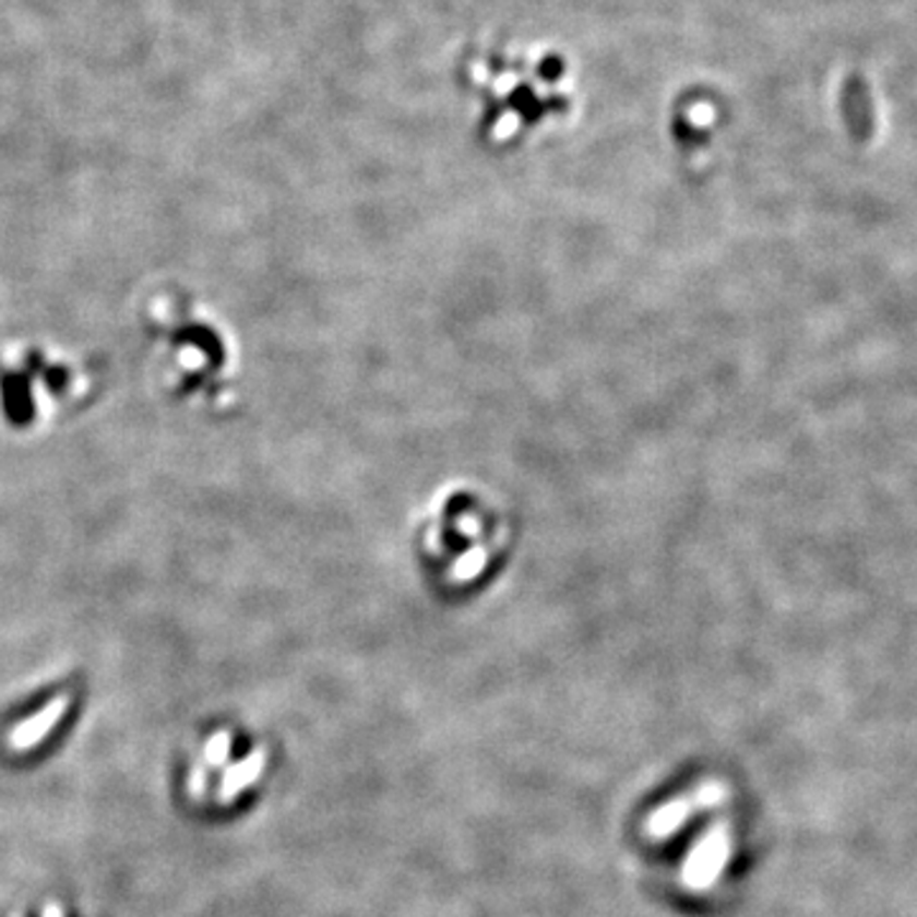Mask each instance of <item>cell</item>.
I'll list each match as a JSON object with an SVG mask.
<instances>
[{
	"label": "cell",
	"mask_w": 917,
	"mask_h": 917,
	"mask_svg": "<svg viewBox=\"0 0 917 917\" xmlns=\"http://www.w3.org/2000/svg\"><path fill=\"white\" fill-rule=\"evenodd\" d=\"M416 556L436 592L477 594L502 571L512 548V523L492 495L451 487L424 510Z\"/></svg>",
	"instance_id": "1"
},
{
	"label": "cell",
	"mask_w": 917,
	"mask_h": 917,
	"mask_svg": "<svg viewBox=\"0 0 917 917\" xmlns=\"http://www.w3.org/2000/svg\"><path fill=\"white\" fill-rule=\"evenodd\" d=\"M500 69L504 80L512 82L504 84L495 74L474 64V74L487 76L489 82H479L487 87V95L492 103H487L485 126L487 133L495 143L510 145V141H517L520 135L533 133L535 128L546 126L548 118L563 115L569 110L565 97L553 95V84L558 82L556 67L548 61L538 64H523V59H515L512 64H502V59H489Z\"/></svg>",
	"instance_id": "2"
},
{
	"label": "cell",
	"mask_w": 917,
	"mask_h": 917,
	"mask_svg": "<svg viewBox=\"0 0 917 917\" xmlns=\"http://www.w3.org/2000/svg\"><path fill=\"white\" fill-rule=\"evenodd\" d=\"M69 706V699L67 695H61V699L51 701L49 706L44 711H38L34 718H28V722H23L19 726H13L11 729V737H8V745H11L15 752H21V749H28L41 741L46 734L51 731V726L59 722L61 716H64V711Z\"/></svg>",
	"instance_id": "3"
},
{
	"label": "cell",
	"mask_w": 917,
	"mask_h": 917,
	"mask_svg": "<svg viewBox=\"0 0 917 917\" xmlns=\"http://www.w3.org/2000/svg\"><path fill=\"white\" fill-rule=\"evenodd\" d=\"M260 767H263V752H252L250 757H245L242 762H237L229 767L225 775H222V783H219V790H217V800L219 802H229L235 798L237 793L242 790L245 785H250L252 779L258 777Z\"/></svg>",
	"instance_id": "4"
},
{
	"label": "cell",
	"mask_w": 917,
	"mask_h": 917,
	"mask_svg": "<svg viewBox=\"0 0 917 917\" xmlns=\"http://www.w3.org/2000/svg\"><path fill=\"white\" fill-rule=\"evenodd\" d=\"M229 747H233V737L227 731H217L204 749V762L212 767H222L229 757Z\"/></svg>",
	"instance_id": "5"
},
{
	"label": "cell",
	"mask_w": 917,
	"mask_h": 917,
	"mask_svg": "<svg viewBox=\"0 0 917 917\" xmlns=\"http://www.w3.org/2000/svg\"><path fill=\"white\" fill-rule=\"evenodd\" d=\"M44 917H64V915H61V909L57 905H49L44 909Z\"/></svg>",
	"instance_id": "6"
}]
</instances>
